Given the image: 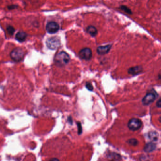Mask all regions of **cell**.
I'll return each instance as SVG.
<instances>
[{
	"label": "cell",
	"instance_id": "1",
	"mask_svg": "<svg viewBox=\"0 0 161 161\" xmlns=\"http://www.w3.org/2000/svg\"><path fill=\"white\" fill-rule=\"evenodd\" d=\"M71 58L69 55L64 51L59 53L55 57V63L56 65L59 67H63L69 63Z\"/></svg>",
	"mask_w": 161,
	"mask_h": 161
},
{
	"label": "cell",
	"instance_id": "2",
	"mask_svg": "<svg viewBox=\"0 0 161 161\" xmlns=\"http://www.w3.org/2000/svg\"><path fill=\"white\" fill-rule=\"evenodd\" d=\"M158 94L154 89H152V90L150 91L146 94V96L143 98L142 102L144 105H148L152 104L154 101L156 97L158 96Z\"/></svg>",
	"mask_w": 161,
	"mask_h": 161
},
{
	"label": "cell",
	"instance_id": "3",
	"mask_svg": "<svg viewBox=\"0 0 161 161\" xmlns=\"http://www.w3.org/2000/svg\"><path fill=\"white\" fill-rule=\"evenodd\" d=\"M25 53L22 48H15L11 52L10 56L14 61H20L24 58Z\"/></svg>",
	"mask_w": 161,
	"mask_h": 161
},
{
	"label": "cell",
	"instance_id": "4",
	"mask_svg": "<svg viewBox=\"0 0 161 161\" xmlns=\"http://www.w3.org/2000/svg\"><path fill=\"white\" fill-rule=\"evenodd\" d=\"M47 46L49 49L55 50L58 48L61 45V41L59 37L54 36L48 39L46 42Z\"/></svg>",
	"mask_w": 161,
	"mask_h": 161
},
{
	"label": "cell",
	"instance_id": "5",
	"mask_svg": "<svg viewBox=\"0 0 161 161\" xmlns=\"http://www.w3.org/2000/svg\"><path fill=\"white\" fill-rule=\"evenodd\" d=\"M142 125V122L138 118H132L129 120L128 123V127L131 131H136L139 130Z\"/></svg>",
	"mask_w": 161,
	"mask_h": 161
},
{
	"label": "cell",
	"instance_id": "6",
	"mask_svg": "<svg viewBox=\"0 0 161 161\" xmlns=\"http://www.w3.org/2000/svg\"><path fill=\"white\" fill-rule=\"evenodd\" d=\"M79 57L82 60L89 61L92 58V52L90 48L86 47L81 49L79 53Z\"/></svg>",
	"mask_w": 161,
	"mask_h": 161
},
{
	"label": "cell",
	"instance_id": "7",
	"mask_svg": "<svg viewBox=\"0 0 161 161\" xmlns=\"http://www.w3.org/2000/svg\"><path fill=\"white\" fill-rule=\"evenodd\" d=\"M60 29V26L57 23L55 22H51L48 23L46 27V29L48 33H56Z\"/></svg>",
	"mask_w": 161,
	"mask_h": 161
},
{
	"label": "cell",
	"instance_id": "8",
	"mask_svg": "<svg viewBox=\"0 0 161 161\" xmlns=\"http://www.w3.org/2000/svg\"><path fill=\"white\" fill-rule=\"evenodd\" d=\"M112 47V44H109L105 46H100L97 47L96 51L99 55H106L110 52Z\"/></svg>",
	"mask_w": 161,
	"mask_h": 161
},
{
	"label": "cell",
	"instance_id": "9",
	"mask_svg": "<svg viewBox=\"0 0 161 161\" xmlns=\"http://www.w3.org/2000/svg\"><path fill=\"white\" fill-rule=\"evenodd\" d=\"M143 71V67L141 66H137L129 68L128 69V73L133 76H135L139 74Z\"/></svg>",
	"mask_w": 161,
	"mask_h": 161
},
{
	"label": "cell",
	"instance_id": "10",
	"mask_svg": "<svg viewBox=\"0 0 161 161\" xmlns=\"http://www.w3.org/2000/svg\"><path fill=\"white\" fill-rule=\"evenodd\" d=\"M87 33L92 37H95L98 34V30L96 27L93 26H89L86 28Z\"/></svg>",
	"mask_w": 161,
	"mask_h": 161
},
{
	"label": "cell",
	"instance_id": "11",
	"mask_svg": "<svg viewBox=\"0 0 161 161\" xmlns=\"http://www.w3.org/2000/svg\"><path fill=\"white\" fill-rule=\"evenodd\" d=\"M27 34L25 32L20 31L18 32L16 35V39L19 42H23L27 38Z\"/></svg>",
	"mask_w": 161,
	"mask_h": 161
},
{
	"label": "cell",
	"instance_id": "12",
	"mask_svg": "<svg viewBox=\"0 0 161 161\" xmlns=\"http://www.w3.org/2000/svg\"><path fill=\"white\" fill-rule=\"evenodd\" d=\"M156 144L153 142H149L146 145L144 148V151L147 153H149L153 151L156 149Z\"/></svg>",
	"mask_w": 161,
	"mask_h": 161
},
{
	"label": "cell",
	"instance_id": "13",
	"mask_svg": "<svg viewBox=\"0 0 161 161\" xmlns=\"http://www.w3.org/2000/svg\"><path fill=\"white\" fill-rule=\"evenodd\" d=\"M148 136L149 139L151 140L152 141H156L158 139V133L155 131H152L149 132Z\"/></svg>",
	"mask_w": 161,
	"mask_h": 161
},
{
	"label": "cell",
	"instance_id": "14",
	"mask_svg": "<svg viewBox=\"0 0 161 161\" xmlns=\"http://www.w3.org/2000/svg\"><path fill=\"white\" fill-rule=\"evenodd\" d=\"M120 9L124 11V12H126L127 13L129 14H132L131 10L129 8L127 7L126 6L121 5L120 6Z\"/></svg>",
	"mask_w": 161,
	"mask_h": 161
},
{
	"label": "cell",
	"instance_id": "15",
	"mask_svg": "<svg viewBox=\"0 0 161 161\" xmlns=\"http://www.w3.org/2000/svg\"><path fill=\"white\" fill-rule=\"evenodd\" d=\"M127 143H128V144H129L130 145L135 146L137 145V144H138V141L136 139H131L127 141Z\"/></svg>",
	"mask_w": 161,
	"mask_h": 161
},
{
	"label": "cell",
	"instance_id": "16",
	"mask_svg": "<svg viewBox=\"0 0 161 161\" xmlns=\"http://www.w3.org/2000/svg\"><path fill=\"white\" fill-rule=\"evenodd\" d=\"M7 30L8 31V33L9 34V35H13L14 33L15 32V29L12 26H9V27H7Z\"/></svg>",
	"mask_w": 161,
	"mask_h": 161
},
{
	"label": "cell",
	"instance_id": "17",
	"mask_svg": "<svg viewBox=\"0 0 161 161\" xmlns=\"http://www.w3.org/2000/svg\"><path fill=\"white\" fill-rule=\"evenodd\" d=\"M86 88H87V89L90 91H92L93 90V87L92 86L91 83L90 82H87L86 83Z\"/></svg>",
	"mask_w": 161,
	"mask_h": 161
},
{
	"label": "cell",
	"instance_id": "18",
	"mask_svg": "<svg viewBox=\"0 0 161 161\" xmlns=\"http://www.w3.org/2000/svg\"><path fill=\"white\" fill-rule=\"evenodd\" d=\"M156 106H157V107H158V108H161V99H159V100L157 101V102H156Z\"/></svg>",
	"mask_w": 161,
	"mask_h": 161
},
{
	"label": "cell",
	"instance_id": "19",
	"mask_svg": "<svg viewBox=\"0 0 161 161\" xmlns=\"http://www.w3.org/2000/svg\"><path fill=\"white\" fill-rule=\"evenodd\" d=\"M78 124H79V134L80 135V133H81V132H82V129H81V125H80V123H78Z\"/></svg>",
	"mask_w": 161,
	"mask_h": 161
},
{
	"label": "cell",
	"instance_id": "20",
	"mask_svg": "<svg viewBox=\"0 0 161 161\" xmlns=\"http://www.w3.org/2000/svg\"><path fill=\"white\" fill-rule=\"evenodd\" d=\"M49 161H60L58 159L56 158H53L51 159Z\"/></svg>",
	"mask_w": 161,
	"mask_h": 161
}]
</instances>
